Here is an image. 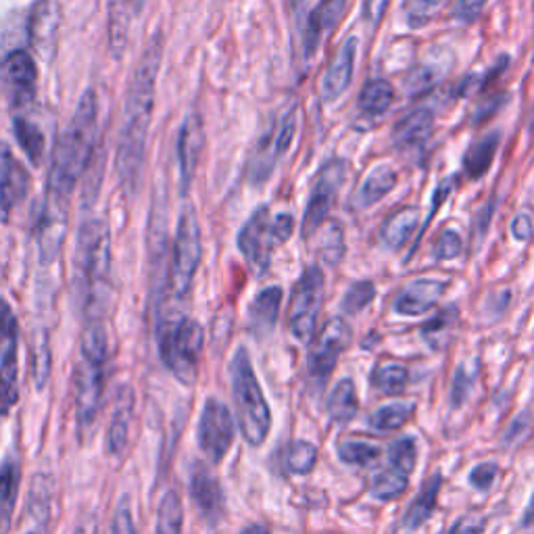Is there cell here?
<instances>
[{"label":"cell","instance_id":"23","mask_svg":"<svg viewBox=\"0 0 534 534\" xmlns=\"http://www.w3.org/2000/svg\"><path fill=\"white\" fill-rule=\"evenodd\" d=\"M19 401L17 345L0 349V418L9 416Z\"/></svg>","mask_w":534,"mask_h":534},{"label":"cell","instance_id":"3","mask_svg":"<svg viewBox=\"0 0 534 534\" xmlns=\"http://www.w3.org/2000/svg\"><path fill=\"white\" fill-rule=\"evenodd\" d=\"M96 136H99V99L94 90H86L53 149L46 201L63 207L69 205V197L92 161Z\"/></svg>","mask_w":534,"mask_h":534},{"label":"cell","instance_id":"49","mask_svg":"<svg viewBox=\"0 0 534 534\" xmlns=\"http://www.w3.org/2000/svg\"><path fill=\"white\" fill-rule=\"evenodd\" d=\"M497 464H493V461H487V464H480L472 470L470 474V484L474 489L478 491H489L493 487V480L497 478Z\"/></svg>","mask_w":534,"mask_h":534},{"label":"cell","instance_id":"27","mask_svg":"<svg viewBox=\"0 0 534 534\" xmlns=\"http://www.w3.org/2000/svg\"><path fill=\"white\" fill-rule=\"evenodd\" d=\"M420 224V209L416 207H403L397 213L388 217L382 228V240L386 242L388 249H401L405 242L416 232Z\"/></svg>","mask_w":534,"mask_h":534},{"label":"cell","instance_id":"14","mask_svg":"<svg viewBox=\"0 0 534 534\" xmlns=\"http://www.w3.org/2000/svg\"><path fill=\"white\" fill-rule=\"evenodd\" d=\"M32 186L28 169L15 159L13 151L0 142V217L7 224L13 209L28 197Z\"/></svg>","mask_w":534,"mask_h":534},{"label":"cell","instance_id":"47","mask_svg":"<svg viewBox=\"0 0 534 534\" xmlns=\"http://www.w3.org/2000/svg\"><path fill=\"white\" fill-rule=\"evenodd\" d=\"M443 5V0H405L403 9L407 13V19L411 21V26H422L424 21H428L439 7Z\"/></svg>","mask_w":534,"mask_h":534},{"label":"cell","instance_id":"5","mask_svg":"<svg viewBox=\"0 0 534 534\" xmlns=\"http://www.w3.org/2000/svg\"><path fill=\"white\" fill-rule=\"evenodd\" d=\"M205 345L203 326L186 315H163L157 322V347L163 366L174 378L192 386L199 378V363Z\"/></svg>","mask_w":534,"mask_h":534},{"label":"cell","instance_id":"58","mask_svg":"<svg viewBox=\"0 0 534 534\" xmlns=\"http://www.w3.org/2000/svg\"><path fill=\"white\" fill-rule=\"evenodd\" d=\"M240 534H270V530H267V528L261 526V524H251V526H247L245 530H242Z\"/></svg>","mask_w":534,"mask_h":534},{"label":"cell","instance_id":"13","mask_svg":"<svg viewBox=\"0 0 534 534\" xmlns=\"http://www.w3.org/2000/svg\"><path fill=\"white\" fill-rule=\"evenodd\" d=\"M55 512V480L51 474L38 472L23 505L19 534H51Z\"/></svg>","mask_w":534,"mask_h":534},{"label":"cell","instance_id":"60","mask_svg":"<svg viewBox=\"0 0 534 534\" xmlns=\"http://www.w3.org/2000/svg\"><path fill=\"white\" fill-rule=\"evenodd\" d=\"M9 528H7V524H5V520H3V516H0V534H5Z\"/></svg>","mask_w":534,"mask_h":534},{"label":"cell","instance_id":"20","mask_svg":"<svg viewBox=\"0 0 534 534\" xmlns=\"http://www.w3.org/2000/svg\"><path fill=\"white\" fill-rule=\"evenodd\" d=\"M447 284L443 280L422 278L405 286L403 293L395 301V311L401 315H422L432 309L445 295Z\"/></svg>","mask_w":534,"mask_h":534},{"label":"cell","instance_id":"17","mask_svg":"<svg viewBox=\"0 0 534 534\" xmlns=\"http://www.w3.org/2000/svg\"><path fill=\"white\" fill-rule=\"evenodd\" d=\"M205 147L203 119L197 113H190L180 128L178 138V165H180V192L188 194L190 184L197 174L199 159Z\"/></svg>","mask_w":534,"mask_h":534},{"label":"cell","instance_id":"35","mask_svg":"<svg viewBox=\"0 0 534 534\" xmlns=\"http://www.w3.org/2000/svg\"><path fill=\"white\" fill-rule=\"evenodd\" d=\"M184 507L176 491H167L157 509L155 534H182Z\"/></svg>","mask_w":534,"mask_h":534},{"label":"cell","instance_id":"4","mask_svg":"<svg viewBox=\"0 0 534 534\" xmlns=\"http://www.w3.org/2000/svg\"><path fill=\"white\" fill-rule=\"evenodd\" d=\"M109 361L107 324H88L82 330L80 359L74 370V401L76 424L84 436L101 411Z\"/></svg>","mask_w":534,"mask_h":534},{"label":"cell","instance_id":"40","mask_svg":"<svg viewBox=\"0 0 534 534\" xmlns=\"http://www.w3.org/2000/svg\"><path fill=\"white\" fill-rule=\"evenodd\" d=\"M315 461H318V449H315L307 441H295L288 449L286 464L288 470L293 474H309L315 468Z\"/></svg>","mask_w":534,"mask_h":534},{"label":"cell","instance_id":"54","mask_svg":"<svg viewBox=\"0 0 534 534\" xmlns=\"http://www.w3.org/2000/svg\"><path fill=\"white\" fill-rule=\"evenodd\" d=\"M388 5V0H366V9H363V19L372 23V28L378 26V21Z\"/></svg>","mask_w":534,"mask_h":534},{"label":"cell","instance_id":"46","mask_svg":"<svg viewBox=\"0 0 534 534\" xmlns=\"http://www.w3.org/2000/svg\"><path fill=\"white\" fill-rule=\"evenodd\" d=\"M19 343V324L11 305L0 299V349Z\"/></svg>","mask_w":534,"mask_h":534},{"label":"cell","instance_id":"11","mask_svg":"<svg viewBox=\"0 0 534 534\" xmlns=\"http://www.w3.org/2000/svg\"><path fill=\"white\" fill-rule=\"evenodd\" d=\"M234 418L220 399H207L199 420V447L211 464H220L234 443Z\"/></svg>","mask_w":534,"mask_h":534},{"label":"cell","instance_id":"31","mask_svg":"<svg viewBox=\"0 0 534 534\" xmlns=\"http://www.w3.org/2000/svg\"><path fill=\"white\" fill-rule=\"evenodd\" d=\"M13 132H15V138L19 142L21 151L28 155V159L34 165H40L44 159V151H46V138H44L42 130L34 124V121H30L26 117H15L13 119Z\"/></svg>","mask_w":534,"mask_h":534},{"label":"cell","instance_id":"56","mask_svg":"<svg viewBox=\"0 0 534 534\" xmlns=\"http://www.w3.org/2000/svg\"><path fill=\"white\" fill-rule=\"evenodd\" d=\"M74 534H99V522H96L94 516H86L78 522Z\"/></svg>","mask_w":534,"mask_h":534},{"label":"cell","instance_id":"22","mask_svg":"<svg viewBox=\"0 0 534 534\" xmlns=\"http://www.w3.org/2000/svg\"><path fill=\"white\" fill-rule=\"evenodd\" d=\"M434 130V115L430 109H416L405 115L393 132V142L399 149L420 147L424 144Z\"/></svg>","mask_w":534,"mask_h":534},{"label":"cell","instance_id":"33","mask_svg":"<svg viewBox=\"0 0 534 534\" xmlns=\"http://www.w3.org/2000/svg\"><path fill=\"white\" fill-rule=\"evenodd\" d=\"M30 359H32V378L38 391L46 386L48 378H51V343H48V334L44 330H38L36 334L32 332V343H30Z\"/></svg>","mask_w":534,"mask_h":534},{"label":"cell","instance_id":"39","mask_svg":"<svg viewBox=\"0 0 534 534\" xmlns=\"http://www.w3.org/2000/svg\"><path fill=\"white\" fill-rule=\"evenodd\" d=\"M338 457L349 466H370L380 457V447L363 441H345L338 447Z\"/></svg>","mask_w":534,"mask_h":534},{"label":"cell","instance_id":"41","mask_svg":"<svg viewBox=\"0 0 534 534\" xmlns=\"http://www.w3.org/2000/svg\"><path fill=\"white\" fill-rule=\"evenodd\" d=\"M388 457H391V464L395 470L409 474L411 470L416 468V459H418V451H416V441L414 439H399L391 445L388 449Z\"/></svg>","mask_w":534,"mask_h":534},{"label":"cell","instance_id":"59","mask_svg":"<svg viewBox=\"0 0 534 534\" xmlns=\"http://www.w3.org/2000/svg\"><path fill=\"white\" fill-rule=\"evenodd\" d=\"M128 5L132 9V15H140L142 9L147 7V0H128Z\"/></svg>","mask_w":534,"mask_h":534},{"label":"cell","instance_id":"53","mask_svg":"<svg viewBox=\"0 0 534 534\" xmlns=\"http://www.w3.org/2000/svg\"><path fill=\"white\" fill-rule=\"evenodd\" d=\"M470 386H472V378L466 374V370L464 368L457 370L455 384H453V405L464 403V399H466V395L470 391Z\"/></svg>","mask_w":534,"mask_h":534},{"label":"cell","instance_id":"48","mask_svg":"<svg viewBox=\"0 0 534 534\" xmlns=\"http://www.w3.org/2000/svg\"><path fill=\"white\" fill-rule=\"evenodd\" d=\"M434 257L439 261H451L461 253V238L453 230H445L434 242Z\"/></svg>","mask_w":534,"mask_h":534},{"label":"cell","instance_id":"1","mask_svg":"<svg viewBox=\"0 0 534 534\" xmlns=\"http://www.w3.org/2000/svg\"><path fill=\"white\" fill-rule=\"evenodd\" d=\"M163 61V34L155 36L144 46V51L132 71L126 88L124 107L119 117V134L115 149V169L119 186L128 199H134L140 182L144 159H147V138L155 109L157 80Z\"/></svg>","mask_w":534,"mask_h":534},{"label":"cell","instance_id":"26","mask_svg":"<svg viewBox=\"0 0 534 534\" xmlns=\"http://www.w3.org/2000/svg\"><path fill=\"white\" fill-rule=\"evenodd\" d=\"M21 487V464L15 455H7L0 464V516H3L7 528L11 524L17 497Z\"/></svg>","mask_w":534,"mask_h":534},{"label":"cell","instance_id":"30","mask_svg":"<svg viewBox=\"0 0 534 534\" xmlns=\"http://www.w3.org/2000/svg\"><path fill=\"white\" fill-rule=\"evenodd\" d=\"M441 484H443L441 474H432L424 482V487H422L420 495L416 497L414 503H411V507L407 509V514H405V526L409 530L420 528L432 516L434 507H436V499H439Z\"/></svg>","mask_w":534,"mask_h":534},{"label":"cell","instance_id":"55","mask_svg":"<svg viewBox=\"0 0 534 534\" xmlns=\"http://www.w3.org/2000/svg\"><path fill=\"white\" fill-rule=\"evenodd\" d=\"M532 230H534L532 220H530V215H526V213H520L512 224V234L518 240H528L532 236Z\"/></svg>","mask_w":534,"mask_h":534},{"label":"cell","instance_id":"18","mask_svg":"<svg viewBox=\"0 0 534 534\" xmlns=\"http://www.w3.org/2000/svg\"><path fill=\"white\" fill-rule=\"evenodd\" d=\"M190 497L207 522H220L224 516V491L220 480L205 464H197L192 468Z\"/></svg>","mask_w":534,"mask_h":534},{"label":"cell","instance_id":"24","mask_svg":"<svg viewBox=\"0 0 534 534\" xmlns=\"http://www.w3.org/2000/svg\"><path fill=\"white\" fill-rule=\"evenodd\" d=\"M282 303V288L270 286L263 288L249 307V322L257 336L270 334L278 322V311Z\"/></svg>","mask_w":534,"mask_h":534},{"label":"cell","instance_id":"16","mask_svg":"<svg viewBox=\"0 0 534 534\" xmlns=\"http://www.w3.org/2000/svg\"><path fill=\"white\" fill-rule=\"evenodd\" d=\"M3 74L13 107L21 109L34 103L38 86V69L30 53L13 51L3 65Z\"/></svg>","mask_w":534,"mask_h":534},{"label":"cell","instance_id":"45","mask_svg":"<svg viewBox=\"0 0 534 534\" xmlns=\"http://www.w3.org/2000/svg\"><path fill=\"white\" fill-rule=\"evenodd\" d=\"M111 534H138L136 520H134V509H132L128 495L121 497L117 507H115V514L111 520Z\"/></svg>","mask_w":534,"mask_h":534},{"label":"cell","instance_id":"57","mask_svg":"<svg viewBox=\"0 0 534 534\" xmlns=\"http://www.w3.org/2000/svg\"><path fill=\"white\" fill-rule=\"evenodd\" d=\"M522 526H534V495L530 497V503H528V507L524 509Z\"/></svg>","mask_w":534,"mask_h":534},{"label":"cell","instance_id":"51","mask_svg":"<svg viewBox=\"0 0 534 534\" xmlns=\"http://www.w3.org/2000/svg\"><path fill=\"white\" fill-rule=\"evenodd\" d=\"M324 242H328V245H324V249H322V255H324V259H326L328 263L336 265V263H338V259H341V257H343V253H345V245H343V232H341V228H338V226H332V238H326Z\"/></svg>","mask_w":534,"mask_h":534},{"label":"cell","instance_id":"42","mask_svg":"<svg viewBox=\"0 0 534 534\" xmlns=\"http://www.w3.org/2000/svg\"><path fill=\"white\" fill-rule=\"evenodd\" d=\"M457 322V309L455 307H449L445 311H441L439 315L432 322H428L424 328H422V334L426 341L432 345V347H441V341H443V334L449 332Z\"/></svg>","mask_w":534,"mask_h":534},{"label":"cell","instance_id":"19","mask_svg":"<svg viewBox=\"0 0 534 534\" xmlns=\"http://www.w3.org/2000/svg\"><path fill=\"white\" fill-rule=\"evenodd\" d=\"M357 38L351 36L338 48L334 59L330 61L324 80H322V96L326 103L336 101L353 82L355 59H357Z\"/></svg>","mask_w":534,"mask_h":534},{"label":"cell","instance_id":"38","mask_svg":"<svg viewBox=\"0 0 534 534\" xmlns=\"http://www.w3.org/2000/svg\"><path fill=\"white\" fill-rule=\"evenodd\" d=\"M407 474L399 470L380 472L372 482V493L380 501H393L407 491Z\"/></svg>","mask_w":534,"mask_h":534},{"label":"cell","instance_id":"32","mask_svg":"<svg viewBox=\"0 0 534 534\" xmlns=\"http://www.w3.org/2000/svg\"><path fill=\"white\" fill-rule=\"evenodd\" d=\"M497 147H499V134H489L472 144L464 159V167L470 178H482L489 172Z\"/></svg>","mask_w":534,"mask_h":534},{"label":"cell","instance_id":"21","mask_svg":"<svg viewBox=\"0 0 534 534\" xmlns=\"http://www.w3.org/2000/svg\"><path fill=\"white\" fill-rule=\"evenodd\" d=\"M347 7V0H322V3L315 7L307 19V32H305V55L311 57L315 53V48L320 46L324 34H328L338 19L343 17Z\"/></svg>","mask_w":534,"mask_h":534},{"label":"cell","instance_id":"9","mask_svg":"<svg viewBox=\"0 0 534 534\" xmlns=\"http://www.w3.org/2000/svg\"><path fill=\"white\" fill-rule=\"evenodd\" d=\"M324 301V274L320 267H307L290 299L288 328L301 343H311Z\"/></svg>","mask_w":534,"mask_h":534},{"label":"cell","instance_id":"44","mask_svg":"<svg viewBox=\"0 0 534 534\" xmlns=\"http://www.w3.org/2000/svg\"><path fill=\"white\" fill-rule=\"evenodd\" d=\"M295 134H297V109L293 107L282 117L278 132H274L272 136V147L276 157H282L290 149V142H293Z\"/></svg>","mask_w":534,"mask_h":534},{"label":"cell","instance_id":"43","mask_svg":"<svg viewBox=\"0 0 534 534\" xmlns=\"http://www.w3.org/2000/svg\"><path fill=\"white\" fill-rule=\"evenodd\" d=\"M376 297V288L372 282H355L343 299V309L347 313H359L361 309H366Z\"/></svg>","mask_w":534,"mask_h":534},{"label":"cell","instance_id":"7","mask_svg":"<svg viewBox=\"0 0 534 534\" xmlns=\"http://www.w3.org/2000/svg\"><path fill=\"white\" fill-rule=\"evenodd\" d=\"M203 245H201V226L197 211L192 205H186L180 211L174 247H172V263L167 272V288L174 299L188 297L194 276L201 265Z\"/></svg>","mask_w":534,"mask_h":534},{"label":"cell","instance_id":"52","mask_svg":"<svg viewBox=\"0 0 534 534\" xmlns=\"http://www.w3.org/2000/svg\"><path fill=\"white\" fill-rule=\"evenodd\" d=\"M487 528V520L482 516H466L453 524L449 534H482Z\"/></svg>","mask_w":534,"mask_h":534},{"label":"cell","instance_id":"34","mask_svg":"<svg viewBox=\"0 0 534 534\" xmlns=\"http://www.w3.org/2000/svg\"><path fill=\"white\" fill-rule=\"evenodd\" d=\"M395 101V90L386 80H374L363 86L359 94V109L366 115H382Z\"/></svg>","mask_w":534,"mask_h":534},{"label":"cell","instance_id":"12","mask_svg":"<svg viewBox=\"0 0 534 534\" xmlns=\"http://www.w3.org/2000/svg\"><path fill=\"white\" fill-rule=\"evenodd\" d=\"M345 182V163L341 159H334L322 167V172L315 180L311 199L307 203V211L303 217V236L309 238L320 230L326 222L330 209L334 207L336 194Z\"/></svg>","mask_w":534,"mask_h":534},{"label":"cell","instance_id":"28","mask_svg":"<svg viewBox=\"0 0 534 534\" xmlns=\"http://www.w3.org/2000/svg\"><path fill=\"white\" fill-rule=\"evenodd\" d=\"M326 409H328V416L336 424H349L351 420H355V416L359 414V399H357V391L351 378L341 380L332 388Z\"/></svg>","mask_w":534,"mask_h":534},{"label":"cell","instance_id":"50","mask_svg":"<svg viewBox=\"0 0 534 534\" xmlns=\"http://www.w3.org/2000/svg\"><path fill=\"white\" fill-rule=\"evenodd\" d=\"M484 5H487V0H457L455 9H453V17L464 23H470L482 13Z\"/></svg>","mask_w":534,"mask_h":534},{"label":"cell","instance_id":"6","mask_svg":"<svg viewBox=\"0 0 534 534\" xmlns=\"http://www.w3.org/2000/svg\"><path fill=\"white\" fill-rule=\"evenodd\" d=\"M230 376L238 428L249 445L259 447L265 443L267 434H270L272 414L255 376L249 351L245 347L236 351L230 363Z\"/></svg>","mask_w":534,"mask_h":534},{"label":"cell","instance_id":"29","mask_svg":"<svg viewBox=\"0 0 534 534\" xmlns=\"http://www.w3.org/2000/svg\"><path fill=\"white\" fill-rule=\"evenodd\" d=\"M132 17L134 15H132L128 0H111L109 3V48H111V55L117 61L124 57Z\"/></svg>","mask_w":534,"mask_h":534},{"label":"cell","instance_id":"36","mask_svg":"<svg viewBox=\"0 0 534 534\" xmlns=\"http://www.w3.org/2000/svg\"><path fill=\"white\" fill-rule=\"evenodd\" d=\"M411 414H414V403H391L384 405L370 416V426L378 432H391L403 428Z\"/></svg>","mask_w":534,"mask_h":534},{"label":"cell","instance_id":"8","mask_svg":"<svg viewBox=\"0 0 534 534\" xmlns=\"http://www.w3.org/2000/svg\"><path fill=\"white\" fill-rule=\"evenodd\" d=\"M293 230V215L280 213L272 217L267 207H259L238 232V251L245 255L253 270L263 272L270 265L274 249L293 236Z\"/></svg>","mask_w":534,"mask_h":534},{"label":"cell","instance_id":"2","mask_svg":"<svg viewBox=\"0 0 534 534\" xmlns=\"http://www.w3.org/2000/svg\"><path fill=\"white\" fill-rule=\"evenodd\" d=\"M71 288L84 326L105 324L111 297V232L101 217H86L80 224L71 263Z\"/></svg>","mask_w":534,"mask_h":534},{"label":"cell","instance_id":"10","mask_svg":"<svg viewBox=\"0 0 534 534\" xmlns=\"http://www.w3.org/2000/svg\"><path fill=\"white\" fill-rule=\"evenodd\" d=\"M349 345H351L349 324L343 318L328 320L322 332L313 338L307 357L309 378L313 380V384L322 386L330 378L338 363V357L343 355V351Z\"/></svg>","mask_w":534,"mask_h":534},{"label":"cell","instance_id":"15","mask_svg":"<svg viewBox=\"0 0 534 534\" xmlns=\"http://www.w3.org/2000/svg\"><path fill=\"white\" fill-rule=\"evenodd\" d=\"M136 411V393L130 384H121L115 393L113 414L107 428V453L113 459H121L130 447V434Z\"/></svg>","mask_w":534,"mask_h":534},{"label":"cell","instance_id":"37","mask_svg":"<svg viewBox=\"0 0 534 534\" xmlns=\"http://www.w3.org/2000/svg\"><path fill=\"white\" fill-rule=\"evenodd\" d=\"M372 382L384 395H401L407 388L409 372L407 368L399 366V363H386V366L374 370Z\"/></svg>","mask_w":534,"mask_h":534},{"label":"cell","instance_id":"25","mask_svg":"<svg viewBox=\"0 0 534 534\" xmlns=\"http://www.w3.org/2000/svg\"><path fill=\"white\" fill-rule=\"evenodd\" d=\"M395 184H397L395 169L388 167V165H380V167L372 169L366 182L359 186V190L355 192V197H353V205L357 209H368V207L380 203L386 194L395 188Z\"/></svg>","mask_w":534,"mask_h":534}]
</instances>
